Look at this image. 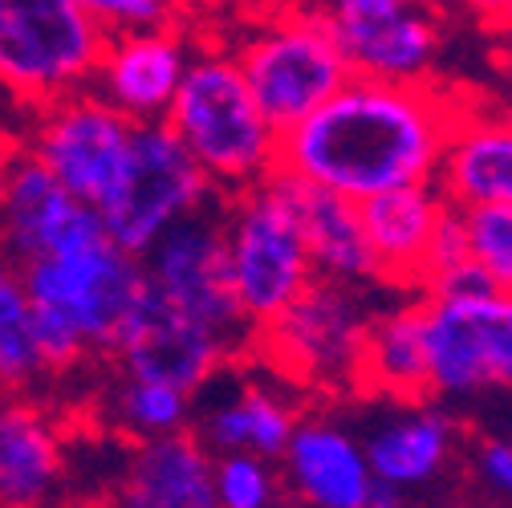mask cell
Instances as JSON below:
<instances>
[{"mask_svg": "<svg viewBox=\"0 0 512 508\" xmlns=\"http://www.w3.org/2000/svg\"><path fill=\"white\" fill-rule=\"evenodd\" d=\"M456 94L435 82L399 86L358 78L281 135L277 171L366 204L399 187L435 183Z\"/></svg>", "mask_w": 512, "mask_h": 508, "instance_id": "obj_1", "label": "cell"}, {"mask_svg": "<svg viewBox=\"0 0 512 508\" xmlns=\"http://www.w3.org/2000/svg\"><path fill=\"white\" fill-rule=\"evenodd\" d=\"M200 163L216 196H236L277 171L281 135L252 102L220 21L196 25L183 82L163 118Z\"/></svg>", "mask_w": 512, "mask_h": 508, "instance_id": "obj_2", "label": "cell"}, {"mask_svg": "<svg viewBox=\"0 0 512 508\" xmlns=\"http://www.w3.org/2000/svg\"><path fill=\"white\" fill-rule=\"evenodd\" d=\"M220 25L252 102L261 106L277 135L293 131L301 118H309L350 82V66L334 37L330 13L313 5H297L269 21Z\"/></svg>", "mask_w": 512, "mask_h": 508, "instance_id": "obj_3", "label": "cell"}, {"mask_svg": "<svg viewBox=\"0 0 512 508\" xmlns=\"http://www.w3.org/2000/svg\"><path fill=\"white\" fill-rule=\"evenodd\" d=\"M374 301L362 285H338L313 277L293 305H285L273 322L256 326L248 354L261 358L269 374L289 391L305 395H354L358 358Z\"/></svg>", "mask_w": 512, "mask_h": 508, "instance_id": "obj_4", "label": "cell"}, {"mask_svg": "<svg viewBox=\"0 0 512 508\" xmlns=\"http://www.w3.org/2000/svg\"><path fill=\"white\" fill-rule=\"evenodd\" d=\"M106 41L78 0H0V90L29 114L90 90Z\"/></svg>", "mask_w": 512, "mask_h": 508, "instance_id": "obj_5", "label": "cell"}, {"mask_svg": "<svg viewBox=\"0 0 512 508\" xmlns=\"http://www.w3.org/2000/svg\"><path fill=\"white\" fill-rule=\"evenodd\" d=\"M224 244H228V281L248 330L273 317L301 297L317 277L305 252L297 216L273 175L248 192L224 196Z\"/></svg>", "mask_w": 512, "mask_h": 508, "instance_id": "obj_6", "label": "cell"}, {"mask_svg": "<svg viewBox=\"0 0 512 508\" xmlns=\"http://www.w3.org/2000/svg\"><path fill=\"white\" fill-rule=\"evenodd\" d=\"M427 399L468 403L492 391H512V297H423Z\"/></svg>", "mask_w": 512, "mask_h": 508, "instance_id": "obj_7", "label": "cell"}, {"mask_svg": "<svg viewBox=\"0 0 512 508\" xmlns=\"http://www.w3.org/2000/svg\"><path fill=\"white\" fill-rule=\"evenodd\" d=\"M21 281L29 305H41L74 326L94 358H106L114 350L126 313L135 309L147 285L143 261L110 244V236L25 261Z\"/></svg>", "mask_w": 512, "mask_h": 508, "instance_id": "obj_8", "label": "cell"}, {"mask_svg": "<svg viewBox=\"0 0 512 508\" xmlns=\"http://www.w3.org/2000/svg\"><path fill=\"white\" fill-rule=\"evenodd\" d=\"M216 200V187L187 155L167 122H139L131 135V159L114 187V196L98 208L110 244L131 257L143 252L183 216Z\"/></svg>", "mask_w": 512, "mask_h": 508, "instance_id": "obj_9", "label": "cell"}, {"mask_svg": "<svg viewBox=\"0 0 512 508\" xmlns=\"http://www.w3.org/2000/svg\"><path fill=\"white\" fill-rule=\"evenodd\" d=\"M139 261H143L147 285L167 305H175L179 313L191 317V322L216 330L240 354H248L252 330L240 317V305H236L232 281H228L224 196H216L200 212H191L179 224H171Z\"/></svg>", "mask_w": 512, "mask_h": 508, "instance_id": "obj_10", "label": "cell"}, {"mask_svg": "<svg viewBox=\"0 0 512 508\" xmlns=\"http://www.w3.org/2000/svg\"><path fill=\"white\" fill-rule=\"evenodd\" d=\"M25 143L49 167L66 192L90 208H102L131 159L135 122L122 118L94 90L66 94L29 114Z\"/></svg>", "mask_w": 512, "mask_h": 508, "instance_id": "obj_11", "label": "cell"}, {"mask_svg": "<svg viewBox=\"0 0 512 508\" xmlns=\"http://www.w3.org/2000/svg\"><path fill=\"white\" fill-rule=\"evenodd\" d=\"M102 236L98 208L74 200L21 135L0 143V252L17 269L45 252L82 248Z\"/></svg>", "mask_w": 512, "mask_h": 508, "instance_id": "obj_12", "label": "cell"}, {"mask_svg": "<svg viewBox=\"0 0 512 508\" xmlns=\"http://www.w3.org/2000/svg\"><path fill=\"white\" fill-rule=\"evenodd\" d=\"M240 358V350L216 330L191 322L187 313L167 305L151 285H143L135 309L126 313L114 350L106 362L118 374L147 378V383L175 387L183 395H204L216 378Z\"/></svg>", "mask_w": 512, "mask_h": 508, "instance_id": "obj_13", "label": "cell"}, {"mask_svg": "<svg viewBox=\"0 0 512 508\" xmlns=\"http://www.w3.org/2000/svg\"><path fill=\"white\" fill-rule=\"evenodd\" d=\"M70 423L49 395H0V508H61L70 492Z\"/></svg>", "mask_w": 512, "mask_h": 508, "instance_id": "obj_14", "label": "cell"}, {"mask_svg": "<svg viewBox=\"0 0 512 508\" xmlns=\"http://www.w3.org/2000/svg\"><path fill=\"white\" fill-rule=\"evenodd\" d=\"M191 33H196V25L187 21L143 33H114L102 49L90 90L135 126L163 122L187 70Z\"/></svg>", "mask_w": 512, "mask_h": 508, "instance_id": "obj_15", "label": "cell"}, {"mask_svg": "<svg viewBox=\"0 0 512 508\" xmlns=\"http://www.w3.org/2000/svg\"><path fill=\"white\" fill-rule=\"evenodd\" d=\"M435 192L452 208L512 204V102L456 98Z\"/></svg>", "mask_w": 512, "mask_h": 508, "instance_id": "obj_16", "label": "cell"}, {"mask_svg": "<svg viewBox=\"0 0 512 508\" xmlns=\"http://www.w3.org/2000/svg\"><path fill=\"white\" fill-rule=\"evenodd\" d=\"M350 74L419 86L431 82L443 45V17L431 0H403L366 17H330Z\"/></svg>", "mask_w": 512, "mask_h": 508, "instance_id": "obj_17", "label": "cell"}, {"mask_svg": "<svg viewBox=\"0 0 512 508\" xmlns=\"http://www.w3.org/2000/svg\"><path fill=\"white\" fill-rule=\"evenodd\" d=\"M277 468L285 496L305 508H366L374 488L362 439L322 411H301Z\"/></svg>", "mask_w": 512, "mask_h": 508, "instance_id": "obj_18", "label": "cell"}, {"mask_svg": "<svg viewBox=\"0 0 512 508\" xmlns=\"http://www.w3.org/2000/svg\"><path fill=\"white\" fill-rule=\"evenodd\" d=\"M98 508H220L212 488V452L196 431L126 443V460Z\"/></svg>", "mask_w": 512, "mask_h": 508, "instance_id": "obj_19", "label": "cell"}, {"mask_svg": "<svg viewBox=\"0 0 512 508\" xmlns=\"http://www.w3.org/2000/svg\"><path fill=\"white\" fill-rule=\"evenodd\" d=\"M460 443H464L460 419L435 399H419V403H403V411H395L391 419H382L362 439V452L374 480L411 496L435 484L456 464Z\"/></svg>", "mask_w": 512, "mask_h": 508, "instance_id": "obj_20", "label": "cell"}, {"mask_svg": "<svg viewBox=\"0 0 512 508\" xmlns=\"http://www.w3.org/2000/svg\"><path fill=\"white\" fill-rule=\"evenodd\" d=\"M273 183L281 187V196L289 200L305 252L313 261V273L322 281H338V285H378V265L370 257V244L362 232V216L358 204L326 192V187H313L297 175L273 171Z\"/></svg>", "mask_w": 512, "mask_h": 508, "instance_id": "obj_21", "label": "cell"}, {"mask_svg": "<svg viewBox=\"0 0 512 508\" xmlns=\"http://www.w3.org/2000/svg\"><path fill=\"white\" fill-rule=\"evenodd\" d=\"M281 383H256L244 378L224 399H212L200 415H191V431L212 456L244 452L261 460H281L285 443L301 419V403L285 395Z\"/></svg>", "mask_w": 512, "mask_h": 508, "instance_id": "obj_22", "label": "cell"}, {"mask_svg": "<svg viewBox=\"0 0 512 508\" xmlns=\"http://www.w3.org/2000/svg\"><path fill=\"white\" fill-rule=\"evenodd\" d=\"M443 208L447 204L435 192V183L399 187V192H387V196H374V200L358 204L370 257L378 265V285L399 289V293L419 289L427 240H431Z\"/></svg>", "mask_w": 512, "mask_h": 508, "instance_id": "obj_23", "label": "cell"}, {"mask_svg": "<svg viewBox=\"0 0 512 508\" xmlns=\"http://www.w3.org/2000/svg\"><path fill=\"white\" fill-rule=\"evenodd\" d=\"M358 391L387 395L395 403L427 399V354H423V309L419 293L374 309L362 358H358Z\"/></svg>", "mask_w": 512, "mask_h": 508, "instance_id": "obj_24", "label": "cell"}, {"mask_svg": "<svg viewBox=\"0 0 512 508\" xmlns=\"http://www.w3.org/2000/svg\"><path fill=\"white\" fill-rule=\"evenodd\" d=\"M191 415H196V399L191 395L163 383H147V378L118 374V370L110 374V383L102 391V419L126 443H147V439L187 431Z\"/></svg>", "mask_w": 512, "mask_h": 508, "instance_id": "obj_25", "label": "cell"}, {"mask_svg": "<svg viewBox=\"0 0 512 508\" xmlns=\"http://www.w3.org/2000/svg\"><path fill=\"white\" fill-rule=\"evenodd\" d=\"M41 395V362L33 350V313L21 269L0 252V395Z\"/></svg>", "mask_w": 512, "mask_h": 508, "instance_id": "obj_26", "label": "cell"}, {"mask_svg": "<svg viewBox=\"0 0 512 508\" xmlns=\"http://www.w3.org/2000/svg\"><path fill=\"white\" fill-rule=\"evenodd\" d=\"M212 488L220 508H277L285 500L277 460L224 452L212 456Z\"/></svg>", "mask_w": 512, "mask_h": 508, "instance_id": "obj_27", "label": "cell"}, {"mask_svg": "<svg viewBox=\"0 0 512 508\" xmlns=\"http://www.w3.org/2000/svg\"><path fill=\"white\" fill-rule=\"evenodd\" d=\"M468 252L496 293L512 297V204H480L460 208Z\"/></svg>", "mask_w": 512, "mask_h": 508, "instance_id": "obj_28", "label": "cell"}, {"mask_svg": "<svg viewBox=\"0 0 512 508\" xmlns=\"http://www.w3.org/2000/svg\"><path fill=\"white\" fill-rule=\"evenodd\" d=\"M78 5L114 37V33H143V29H163L179 25L183 17L175 13L171 0H78Z\"/></svg>", "mask_w": 512, "mask_h": 508, "instance_id": "obj_29", "label": "cell"}, {"mask_svg": "<svg viewBox=\"0 0 512 508\" xmlns=\"http://www.w3.org/2000/svg\"><path fill=\"white\" fill-rule=\"evenodd\" d=\"M468 257H472V252H468L464 216H460V208L447 204L443 216H439V224H435V232H431V240H427V257H423V277H419V285H423L427 277L443 273V269L468 261ZM415 293H419V289H415Z\"/></svg>", "mask_w": 512, "mask_h": 508, "instance_id": "obj_30", "label": "cell"}, {"mask_svg": "<svg viewBox=\"0 0 512 508\" xmlns=\"http://www.w3.org/2000/svg\"><path fill=\"white\" fill-rule=\"evenodd\" d=\"M472 472L476 480L500 496L512 500V439L508 435H484L472 443Z\"/></svg>", "mask_w": 512, "mask_h": 508, "instance_id": "obj_31", "label": "cell"}, {"mask_svg": "<svg viewBox=\"0 0 512 508\" xmlns=\"http://www.w3.org/2000/svg\"><path fill=\"white\" fill-rule=\"evenodd\" d=\"M297 5H309V0H224L220 9V21L228 25H248V21H269V17H281Z\"/></svg>", "mask_w": 512, "mask_h": 508, "instance_id": "obj_32", "label": "cell"}, {"mask_svg": "<svg viewBox=\"0 0 512 508\" xmlns=\"http://www.w3.org/2000/svg\"><path fill=\"white\" fill-rule=\"evenodd\" d=\"M309 5L330 13V17H366V13L395 9V5H403V0H309Z\"/></svg>", "mask_w": 512, "mask_h": 508, "instance_id": "obj_33", "label": "cell"}, {"mask_svg": "<svg viewBox=\"0 0 512 508\" xmlns=\"http://www.w3.org/2000/svg\"><path fill=\"white\" fill-rule=\"evenodd\" d=\"M171 5L187 25H212V21H220L224 0H171Z\"/></svg>", "mask_w": 512, "mask_h": 508, "instance_id": "obj_34", "label": "cell"}, {"mask_svg": "<svg viewBox=\"0 0 512 508\" xmlns=\"http://www.w3.org/2000/svg\"><path fill=\"white\" fill-rule=\"evenodd\" d=\"M366 508H407V492L374 480V488H370V496H366Z\"/></svg>", "mask_w": 512, "mask_h": 508, "instance_id": "obj_35", "label": "cell"}, {"mask_svg": "<svg viewBox=\"0 0 512 508\" xmlns=\"http://www.w3.org/2000/svg\"><path fill=\"white\" fill-rule=\"evenodd\" d=\"M460 5H464L476 21H484V29H492V21H496L500 9H504V0H460Z\"/></svg>", "mask_w": 512, "mask_h": 508, "instance_id": "obj_36", "label": "cell"}, {"mask_svg": "<svg viewBox=\"0 0 512 508\" xmlns=\"http://www.w3.org/2000/svg\"><path fill=\"white\" fill-rule=\"evenodd\" d=\"M500 45H512V0H504V9H500V17L492 21V29H488Z\"/></svg>", "mask_w": 512, "mask_h": 508, "instance_id": "obj_37", "label": "cell"}, {"mask_svg": "<svg viewBox=\"0 0 512 508\" xmlns=\"http://www.w3.org/2000/svg\"><path fill=\"white\" fill-rule=\"evenodd\" d=\"M496 66H500L504 82L512 86V45H500V53H496Z\"/></svg>", "mask_w": 512, "mask_h": 508, "instance_id": "obj_38", "label": "cell"}, {"mask_svg": "<svg viewBox=\"0 0 512 508\" xmlns=\"http://www.w3.org/2000/svg\"><path fill=\"white\" fill-rule=\"evenodd\" d=\"M443 508H488V504H472V500H456V504H443Z\"/></svg>", "mask_w": 512, "mask_h": 508, "instance_id": "obj_39", "label": "cell"}, {"mask_svg": "<svg viewBox=\"0 0 512 508\" xmlns=\"http://www.w3.org/2000/svg\"><path fill=\"white\" fill-rule=\"evenodd\" d=\"M277 508H305V504H297V500H281Z\"/></svg>", "mask_w": 512, "mask_h": 508, "instance_id": "obj_40", "label": "cell"}, {"mask_svg": "<svg viewBox=\"0 0 512 508\" xmlns=\"http://www.w3.org/2000/svg\"><path fill=\"white\" fill-rule=\"evenodd\" d=\"M5 139H13V135H9V131H0V143H5Z\"/></svg>", "mask_w": 512, "mask_h": 508, "instance_id": "obj_41", "label": "cell"}, {"mask_svg": "<svg viewBox=\"0 0 512 508\" xmlns=\"http://www.w3.org/2000/svg\"><path fill=\"white\" fill-rule=\"evenodd\" d=\"M508 439H512V435H508Z\"/></svg>", "mask_w": 512, "mask_h": 508, "instance_id": "obj_42", "label": "cell"}]
</instances>
